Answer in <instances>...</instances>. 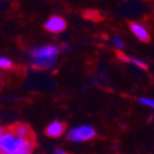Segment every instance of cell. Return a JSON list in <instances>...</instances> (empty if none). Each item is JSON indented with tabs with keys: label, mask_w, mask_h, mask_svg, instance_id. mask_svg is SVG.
<instances>
[{
	"label": "cell",
	"mask_w": 154,
	"mask_h": 154,
	"mask_svg": "<svg viewBox=\"0 0 154 154\" xmlns=\"http://www.w3.org/2000/svg\"><path fill=\"white\" fill-rule=\"evenodd\" d=\"M36 147L35 138L16 136L11 130L0 137V154H30Z\"/></svg>",
	"instance_id": "6da1fadb"
},
{
	"label": "cell",
	"mask_w": 154,
	"mask_h": 154,
	"mask_svg": "<svg viewBox=\"0 0 154 154\" xmlns=\"http://www.w3.org/2000/svg\"><path fill=\"white\" fill-rule=\"evenodd\" d=\"M59 53V48L52 45L37 47L31 52V63L37 69H49L52 68Z\"/></svg>",
	"instance_id": "7a4b0ae2"
},
{
	"label": "cell",
	"mask_w": 154,
	"mask_h": 154,
	"mask_svg": "<svg viewBox=\"0 0 154 154\" xmlns=\"http://www.w3.org/2000/svg\"><path fill=\"white\" fill-rule=\"evenodd\" d=\"M96 136L95 128L91 126H79V127H74L68 132V139L72 142H86L90 140Z\"/></svg>",
	"instance_id": "3957f363"
},
{
	"label": "cell",
	"mask_w": 154,
	"mask_h": 154,
	"mask_svg": "<svg viewBox=\"0 0 154 154\" xmlns=\"http://www.w3.org/2000/svg\"><path fill=\"white\" fill-rule=\"evenodd\" d=\"M45 29L52 33H60L67 29V22L60 16H52L45 23Z\"/></svg>",
	"instance_id": "277c9868"
},
{
	"label": "cell",
	"mask_w": 154,
	"mask_h": 154,
	"mask_svg": "<svg viewBox=\"0 0 154 154\" xmlns=\"http://www.w3.org/2000/svg\"><path fill=\"white\" fill-rule=\"evenodd\" d=\"M130 30L139 41H142V42H148L149 41V38H150L149 32L143 25L137 23V22H131L130 23Z\"/></svg>",
	"instance_id": "5b68a950"
},
{
	"label": "cell",
	"mask_w": 154,
	"mask_h": 154,
	"mask_svg": "<svg viewBox=\"0 0 154 154\" xmlns=\"http://www.w3.org/2000/svg\"><path fill=\"white\" fill-rule=\"evenodd\" d=\"M66 131V125L60 121H53L46 128V134L51 138H58Z\"/></svg>",
	"instance_id": "8992f818"
},
{
	"label": "cell",
	"mask_w": 154,
	"mask_h": 154,
	"mask_svg": "<svg viewBox=\"0 0 154 154\" xmlns=\"http://www.w3.org/2000/svg\"><path fill=\"white\" fill-rule=\"evenodd\" d=\"M10 130L14 132L16 136L23 137V138H35V134L32 132V130L30 128V126L25 125V123H15L10 127Z\"/></svg>",
	"instance_id": "52a82bcc"
},
{
	"label": "cell",
	"mask_w": 154,
	"mask_h": 154,
	"mask_svg": "<svg viewBox=\"0 0 154 154\" xmlns=\"http://www.w3.org/2000/svg\"><path fill=\"white\" fill-rule=\"evenodd\" d=\"M84 17L88 20H91V21H100L101 20V15L96 10H86L84 12Z\"/></svg>",
	"instance_id": "ba28073f"
},
{
	"label": "cell",
	"mask_w": 154,
	"mask_h": 154,
	"mask_svg": "<svg viewBox=\"0 0 154 154\" xmlns=\"http://www.w3.org/2000/svg\"><path fill=\"white\" fill-rule=\"evenodd\" d=\"M138 102L140 105H143L149 109H154V99L153 97H147V96H140L138 97Z\"/></svg>",
	"instance_id": "9c48e42d"
},
{
	"label": "cell",
	"mask_w": 154,
	"mask_h": 154,
	"mask_svg": "<svg viewBox=\"0 0 154 154\" xmlns=\"http://www.w3.org/2000/svg\"><path fill=\"white\" fill-rule=\"evenodd\" d=\"M130 63L134 64L136 67H138L139 69H142V70H147L148 69V64L146 62H143L142 59H138V58H134V57H130Z\"/></svg>",
	"instance_id": "30bf717a"
},
{
	"label": "cell",
	"mask_w": 154,
	"mask_h": 154,
	"mask_svg": "<svg viewBox=\"0 0 154 154\" xmlns=\"http://www.w3.org/2000/svg\"><path fill=\"white\" fill-rule=\"evenodd\" d=\"M12 67V62L6 57H0V68L2 69H10Z\"/></svg>",
	"instance_id": "8fae6325"
},
{
	"label": "cell",
	"mask_w": 154,
	"mask_h": 154,
	"mask_svg": "<svg viewBox=\"0 0 154 154\" xmlns=\"http://www.w3.org/2000/svg\"><path fill=\"white\" fill-rule=\"evenodd\" d=\"M112 43L115 45V47H116L119 51H122L125 48V45H123V42H122V40L120 37H113L112 38Z\"/></svg>",
	"instance_id": "7c38bea8"
},
{
	"label": "cell",
	"mask_w": 154,
	"mask_h": 154,
	"mask_svg": "<svg viewBox=\"0 0 154 154\" xmlns=\"http://www.w3.org/2000/svg\"><path fill=\"white\" fill-rule=\"evenodd\" d=\"M117 57H119L120 60H122V62H125V63H130V57L126 56V54H123L121 51H120V52H117Z\"/></svg>",
	"instance_id": "4fadbf2b"
},
{
	"label": "cell",
	"mask_w": 154,
	"mask_h": 154,
	"mask_svg": "<svg viewBox=\"0 0 154 154\" xmlns=\"http://www.w3.org/2000/svg\"><path fill=\"white\" fill-rule=\"evenodd\" d=\"M54 153H56V154H66V150H63V149H57Z\"/></svg>",
	"instance_id": "5bb4252c"
},
{
	"label": "cell",
	"mask_w": 154,
	"mask_h": 154,
	"mask_svg": "<svg viewBox=\"0 0 154 154\" xmlns=\"http://www.w3.org/2000/svg\"><path fill=\"white\" fill-rule=\"evenodd\" d=\"M4 132H5V130H4V128H3V127H0V137H2V136H3V133H4Z\"/></svg>",
	"instance_id": "9a60e30c"
},
{
	"label": "cell",
	"mask_w": 154,
	"mask_h": 154,
	"mask_svg": "<svg viewBox=\"0 0 154 154\" xmlns=\"http://www.w3.org/2000/svg\"><path fill=\"white\" fill-rule=\"evenodd\" d=\"M62 49H63V51H67L68 47H67V46H62Z\"/></svg>",
	"instance_id": "2e32d148"
}]
</instances>
